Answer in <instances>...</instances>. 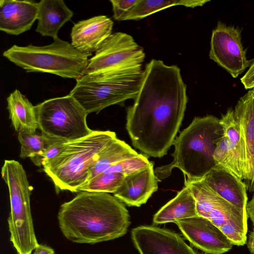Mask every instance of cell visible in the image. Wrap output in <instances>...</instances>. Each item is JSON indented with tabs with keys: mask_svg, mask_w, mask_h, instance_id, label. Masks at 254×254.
<instances>
[{
	"mask_svg": "<svg viewBox=\"0 0 254 254\" xmlns=\"http://www.w3.org/2000/svg\"><path fill=\"white\" fill-rule=\"evenodd\" d=\"M58 219L67 240L90 244L121 237L130 224L123 202L105 192H80L61 205Z\"/></svg>",
	"mask_w": 254,
	"mask_h": 254,
	"instance_id": "cell-2",
	"label": "cell"
},
{
	"mask_svg": "<svg viewBox=\"0 0 254 254\" xmlns=\"http://www.w3.org/2000/svg\"><path fill=\"white\" fill-rule=\"evenodd\" d=\"M233 245L243 246L247 243V233L230 224L219 228Z\"/></svg>",
	"mask_w": 254,
	"mask_h": 254,
	"instance_id": "cell-29",
	"label": "cell"
},
{
	"mask_svg": "<svg viewBox=\"0 0 254 254\" xmlns=\"http://www.w3.org/2000/svg\"><path fill=\"white\" fill-rule=\"evenodd\" d=\"M246 243L250 253L252 254H254V228L250 233Z\"/></svg>",
	"mask_w": 254,
	"mask_h": 254,
	"instance_id": "cell-34",
	"label": "cell"
},
{
	"mask_svg": "<svg viewBox=\"0 0 254 254\" xmlns=\"http://www.w3.org/2000/svg\"><path fill=\"white\" fill-rule=\"evenodd\" d=\"M218 195L247 213V187L231 171L216 165L201 179Z\"/></svg>",
	"mask_w": 254,
	"mask_h": 254,
	"instance_id": "cell-18",
	"label": "cell"
},
{
	"mask_svg": "<svg viewBox=\"0 0 254 254\" xmlns=\"http://www.w3.org/2000/svg\"><path fill=\"white\" fill-rule=\"evenodd\" d=\"M3 56L28 72L49 73L77 80L83 76L91 55L57 37L43 46L13 45Z\"/></svg>",
	"mask_w": 254,
	"mask_h": 254,
	"instance_id": "cell-5",
	"label": "cell"
},
{
	"mask_svg": "<svg viewBox=\"0 0 254 254\" xmlns=\"http://www.w3.org/2000/svg\"><path fill=\"white\" fill-rule=\"evenodd\" d=\"M234 116L243 133L246 147L247 189L254 191V88L250 89L238 100L234 109Z\"/></svg>",
	"mask_w": 254,
	"mask_h": 254,
	"instance_id": "cell-17",
	"label": "cell"
},
{
	"mask_svg": "<svg viewBox=\"0 0 254 254\" xmlns=\"http://www.w3.org/2000/svg\"><path fill=\"white\" fill-rule=\"evenodd\" d=\"M140 254H199L178 234L158 227L142 225L131 232Z\"/></svg>",
	"mask_w": 254,
	"mask_h": 254,
	"instance_id": "cell-12",
	"label": "cell"
},
{
	"mask_svg": "<svg viewBox=\"0 0 254 254\" xmlns=\"http://www.w3.org/2000/svg\"><path fill=\"white\" fill-rule=\"evenodd\" d=\"M6 100L9 119L15 130L35 133L38 129L35 107L17 89Z\"/></svg>",
	"mask_w": 254,
	"mask_h": 254,
	"instance_id": "cell-21",
	"label": "cell"
},
{
	"mask_svg": "<svg viewBox=\"0 0 254 254\" xmlns=\"http://www.w3.org/2000/svg\"><path fill=\"white\" fill-rule=\"evenodd\" d=\"M138 1V0H111L114 18L116 20H122Z\"/></svg>",
	"mask_w": 254,
	"mask_h": 254,
	"instance_id": "cell-30",
	"label": "cell"
},
{
	"mask_svg": "<svg viewBox=\"0 0 254 254\" xmlns=\"http://www.w3.org/2000/svg\"><path fill=\"white\" fill-rule=\"evenodd\" d=\"M159 181L151 162L146 168L126 176L114 195L127 206L139 207L157 190Z\"/></svg>",
	"mask_w": 254,
	"mask_h": 254,
	"instance_id": "cell-14",
	"label": "cell"
},
{
	"mask_svg": "<svg viewBox=\"0 0 254 254\" xmlns=\"http://www.w3.org/2000/svg\"><path fill=\"white\" fill-rule=\"evenodd\" d=\"M143 78L137 74L100 80H76L69 94L88 114L98 113L110 106L135 99Z\"/></svg>",
	"mask_w": 254,
	"mask_h": 254,
	"instance_id": "cell-9",
	"label": "cell"
},
{
	"mask_svg": "<svg viewBox=\"0 0 254 254\" xmlns=\"http://www.w3.org/2000/svg\"><path fill=\"white\" fill-rule=\"evenodd\" d=\"M66 143V142L60 140L55 141L48 147L41 156L33 159L32 162L37 166L44 167L60 154L64 150Z\"/></svg>",
	"mask_w": 254,
	"mask_h": 254,
	"instance_id": "cell-28",
	"label": "cell"
},
{
	"mask_svg": "<svg viewBox=\"0 0 254 254\" xmlns=\"http://www.w3.org/2000/svg\"><path fill=\"white\" fill-rule=\"evenodd\" d=\"M145 58L143 48L130 35L112 34L89 59L83 76L85 80H100L124 77L142 72Z\"/></svg>",
	"mask_w": 254,
	"mask_h": 254,
	"instance_id": "cell-7",
	"label": "cell"
},
{
	"mask_svg": "<svg viewBox=\"0 0 254 254\" xmlns=\"http://www.w3.org/2000/svg\"><path fill=\"white\" fill-rule=\"evenodd\" d=\"M9 193L10 212L7 219L10 240L20 254H31L39 245L34 232L30 208V186L22 165L5 160L1 170Z\"/></svg>",
	"mask_w": 254,
	"mask_h": 254,
	"instance_id": "cell-6",
	"label": "cell"
},
{
	"mask_svg": "<svg viewBox=\"0 0 254 254\" xmlns=\"http://www.w3.org/2000/svg\"><path fill=\"white\" fill-rule=\"evenodd\" d=\"M116 138L115 132L93 130L82 138L66 143L60 154L43 170L59 190L78 192L88 181L90 169L100 151Z\"/></svg>",
	"mask_w": 254,
	"mask_h": 254,
	"instance_id": "cell-4",
	"label": "cell"
},
{
	"mask_svg": "<svg viewBox=\"0 0 254 254\" xmlns=\"http://www.w3.org/2000/svg\"><path fill=\"white\" fill-rule=\"evenodd\" d=\"M240 80L246 89L254 88V59L252 60L249 69L241 78Z\"/></svg>",
	"mask_w": 254,
	"mask_h": 254,
	"instance_id": "cell-31",
	"label": "cell"
},
{
	"mask_svg": "<svg viewBox=\"0 0 254 254\" xmlns=\"http://www.w3.org/2000/svg\"><path fill=\"white\" fill-rule=\"evenodd\" d=\"M38 10L39 2L33 0H0V30L13 35L29 30Z\"/></svg>",
	"mask_w": 254,
	"mask_h": 254,
	"instance_id": "cell-16",
	"label": "cell"
},
{
	"mask_svg": "<svg viewBox=\"0 0 254 254\" xmlns=\"http://www.w3.org/2000/svg\"><path fill=\"white\" fill-rule=\"evenodd\" d=\"M38 129L48 137L66 143L92 132L88 113L70 94L47 100L35 106Z\"/></svg>",
	"mask_w": 254,
	"mask_h": 254,
	"instance_id": "cell-8",
	"label": "cell"
},
{
	"mask_svg": "<svg viewBox=\"0 0 254 254\" xmlns=\"http://www.w3.org/2000/svg\"><path fill=\"white\" fill-rule=\"evenodd\" d=\"M34 250L33 254H55L52 248L45 245L39 244Z\"/></svg>",
	"mask_w": 254,
	"mask_h": 254,
	"instance_id": "cell-33",
	"label": "cell"
},
{
	"mask_svg": "<svg viewBox=\"0 0 254 254\" xmlns=\"http://www.w3.org/2000/svg\"><path fill=\"white\" fill-rule=\"evenodd\" d=\"M113 26V21L105 15L79 21L72 28L71 44L79 51L91 55L112 34Z\"/></svg>",
	"mask_w": 254,
	"mask_h": 254,
	"instance_id": "cell-15",
	"label": "cell"
},
{
	"mask_svg": "<svg viewBox=\"0 0 254 254\" xmlns=\"http://www.w3.org/2000/svg\"><path fill=\"white\" fill-rule=\"evenodd\" d=\"M126 176L120 173H102L79 188L78 192L114 193L122 185Z\"/></svg>",
	"mask_w": 254,
	"mask_h": 254,
	"instance_id": "cell-26",
	"label": "cell"
},
{
	"mask_svg": "<svg viewBox=\"0 0 254 254\" xmlns=\"http://www.w3.org/2000/svg\"><path fill=\"white\" fill-rule=\"evenodd\" d=\"M246 210L248 217H249L254 227V191L251 200L247 203Z\"/></svg>",
	"mask_w": 254,
	"mask_h": 254,
	"instance_id": "cell-32",
	"label": "cell"
},
{
	"mask_svg": "<svg viewBox=\"0 0 254 254\" xmlns=\"http://www.w3.org/2000/svg\"><path fill=\"white\" fill-rule=\"evenodd\" d=\"M17 254H19V253H17Z\"/></svg>",
	"mask_w": 254,
	"mask_h": 254,
	"instance_id": "cell-35",
	"label": "cell"
},
{
	"mask_svg": "<svg viewBox=\"0 0 254 254\" xmlns=\"http://www.w3.org/2000/svg\"><path fill=\"white\" fill-rule=\"evenodd\" d=\"M207 0H138L122 20H139L174 5L194 8L209 2Z\"/></svg>",
	"mask_w": 254,
	"mask_h": 254,
	"instance_id": "cell-24",
	"label": "cell"
},
{
	"mask_svg": "<svg viewBox=\"0 0 254 254\" xmlns=\"http://www.w3.org/2000/svg\"><path fill=\"white\" fill-rule=\"evenodd\" d=\"M220 119L224 134L228 138L230 147L245 180L246 174V147L242 129L235 117L234 109L228 108Z\"/></svg>",
	"mask_w": 254,
	"mask_h": 254,
	"instance_id": "cell-22",
	"label": "cell"
},
{
	"mask_svg": "<svg viewBox=\"0 0 254 254\" xmlns=\"http://www.w3.org/2000/svg\"><path fill=\"white\" fill-rule=\"evenodd\" d=\"M18 139L21 144L20 157L30 158L32 160L41 156L52 143L56 141L41 132L30 133L26 131L18 132Z\"/></svg>",
	"mask_w": 254,
	"mask_h": 254,
	"instance_id": "cell-25",
	"label": "cell"
},
{
	"mask_svg": "<svg viewBox=\"0 0 254 254\" xmlns=\"http://www.w3.org/2000/svg\"><path fill=\"white\" fill-rule=\"evenodd\" d=\"M209 56L233 78L244 72L252 62L242 43L241 29L221 21L212 31Z\"/></svg>",
	"mask_w": 254,
	"mask_h": 254,
	"instance_id": "cell-11",
	"label": "cell"
},
{
	"mask_svg": "<svg viewBox=\"0 0 254 254\" xmlns=\"http://www.w3.org/2000/svg\"><path fill=\"white\" fill-rule=\"evenodd\" d=\"M175 223L195 248L208 254H222L233 246L221 230L208 219L197 215Z\"/></svg>",
	"mask_w": 254,
	"mask_h": 254,
	"instance_id": "cell-13",
	"label": "cell"
},
{
	"mask_svg": "<svg viewBox=\"0 0 254 254\" xmlns=\"http://www.w3.org/2000/svg\"><path fill=\"white\" fill-rule=\"evenodd\" d=\"M188 101L180 68L151 60L143 71L134 104L127 109L126 127L133 146L148 156L166 155L181 127Z\"/></svg>",
	"mask_w": 254,
	"mask_h": 254,
	"instance_id": "cell-1",
	"label": "cell"
},
{
	"mask_svg": "<svg viewBox=\"0 0 254 254\" xmlns=\"http://www.w3.org/2000/svg\"><path fill=\"white\" fill-rule=\"evenodd\" d=\"M196 201L198 215L209 220L219 228L230 224L247 233V213L216 193L202 180L185 181Z\"/></svg>",
	"mask_w": 254,
	"mask_h": 254,
	"instance_id": "cell-10",
	"label": "cell"
},
{
	"mask_svg": "<svg viewBox=\"0 0 254 254\" xmlns=\"http://www.w3.org/2000/svg\"><path fill=\"white\" fill-rule=\"evenodd\" d=\"M224 135L220 119L212 115L195 117L175 139L173 161L154 170L160 180L169 177L174 168L187 177L185 181L200 180L216 165L214 153Z\"/></svg>",
	"mask_w": 254,
	"mask_h": 254,
	"instance_id": "cell-3",
	"label": "cell"
},
{
	"mask_svg": "<svg viewBox=\"0 0 254 254\" xmlns=\"http://www.w3.org/2000/svg\"><path fill=\"white\" fill-rule=\"evenodd\" d=\"M138 154L125 141L118 138L113 140L99 153L90 169L88 181L104 172L114 163Z\"/></svg>",
	"mask_w": 254,
	"mask_h": 254,
	"instance_id": "cell-23",
	"label": "cell"
},
{
	"mask_svg": "<svg viewBox=\"0 0 254 254\" xmlns=\"http://www.w3.org/2000/svg\"><path fill=\"white\" fill-rule=\"evenodd\" d=\"M196 201L187 186L176 196L162 206L154 215V224L175 223L177 221L197 216Z\"/></svg>",
	"mask_w": 254,
	"mask_h": 254,
	"instance_id": "cell-20",
	"label": "cell"
},
{
	"mask_svg": "<svg viewBox=\"0 0 254 254\" xmlns=\"http://www.w3.org/2000/svg\"><path fill=\"white\" fill-rule=\"evenodd\" d=\"M73 15V11L63 0H42L39 2L36 31L54 39L58 37L59 30Z\"/></svg>",
	"mask_w": 254,
	"mask_h": 254,
	"instance_id": "cell-19",
	"label": "cell"
},
{
	"mask_svg": "<svg viewBox=\"0 0 254 254\" xmlns=\"http://www.w3.org/2000/svg\"><path fill=\"white\" fill-rule=\"evenodd\" d=\"M150 163L145 156L139 154L114 163L104 172L120 173L126 176L146 168Z\"/></svg>",
	"mask_w": 254,
	"mask_h": 254,
	"instance_id": "cell-27",
	"label": "cell"
}]
</instances>
